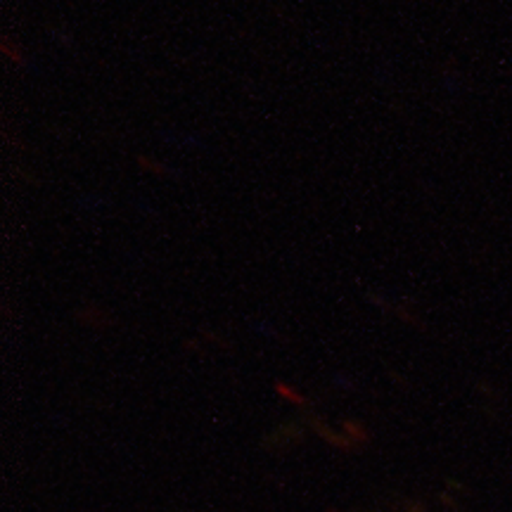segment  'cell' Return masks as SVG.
Listing matches in <instances>:
<instances>
[{"label": "cell", "instance_id": "obj_1", "mask_svg": "<svg viewBox=\"0 0 512 512\" xmlns=\"http://www.w3.org/2000/svg\"><path fill=\"white\" fill-rule=\"evenodd\" d=\"M138 164H140V169L147 171V174H157V176H164L166 174V166L155 162V159H147V157L140 155L138 157Z\"/></svg>", "mask_w": 512, "mask_h": 512}, {"label": "cell", "instance_id": "obj_2", "mask_svg": "<svg viewBox=\"0 0 512 512\" xmlns=\"http://www.w3.org/2000/svg\"><path fill=\"white\" fill-rule=\"evenodd\" d=\"M3 55L8 57L10 62L22 64V48H12V41H10V38H3Z\"/></svg>", "mask_w": 512, "mask_h": 512}]
</instances>
